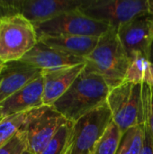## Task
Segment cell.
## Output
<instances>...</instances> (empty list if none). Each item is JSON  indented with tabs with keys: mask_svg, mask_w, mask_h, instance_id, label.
<instances>
[{
	"mask_svg": "<svg viewBox=\"0 0 153 154\" xmlns=\"http://www.w3.org/2000/svg\"><path fill=\"white\" fill-rule=\"evenodd\" d=\"M110 89L101 76L85 67L70 88L51 106L68 121L76 123L105 105Z\"/></svg>",
	"mask_w": 153,
	"mask_h": 154,
	"instance_id": "obj_1",
	"label": "cell"
},
{
	"mask_svg": "<svg viewBox=\"0 0 153 154\" xmlns=\"http://www.w3.org/2000/svg\"><path fill=\"white\" fill-rule=\"evenodd\" d=\"M85 60L86 69L101 76L110 88L124 82L130 64V59L115 28L99 38L96 47Z\"/></svg>",
	"mask_w": 153,
	"mask_h": 154,
	"instance_id": "obj_2",
	"label": "cell"
},
{
	"mask_svg": "<svg viewBox=\"0 0 153 154\" xmlns=\"http://www.w3.org/2000/svg\"><path fill=\"white\" fill-rule=\"evenodd\" d=\"M115 124L124 134L144 124L143 84L123 82L110 89L106 101Z\"/></svg>",
	"mask_w": 153,
	"mask_h": 154,
	"instance_id": "obj_3",
	"label": "cell"
},
{
	"mask_svg": "<svg viewBox=\"0 0 153 154\" xmlns=\"http://www.w3.org/2000/svg\"><path fill=\"white\" fill-rule=\"evenodd\" d=\"M38 42L34 25L22 14L0 21V61L21 60Z\"/></svg>",
	"mask_w": 153,
	"mask_h": 154,
	"instance_id": "obj_4",
	"label": "cell"
},
{
	"mask_svg": "<svg viewBox=\"0 0 153 154\" xmlns=\"http://www.w3.org/2000/svg\"><path fill=\"white\" fill-rule=\"evenodd\" d=\"M78 10L116 30L133 19L151 13L149 0H83Z\"/></svg>",
	"mask_w": 153,
	"mask_h": 154,
	"instance_id": "obj_5",
	"label": "cell"
},
{
	"mask_svg": "<svg viewBox=\"0 0 153 154\" xmlns=\"http://www.w3.org/2000/svg\"><path fill=\"white\" fill-rule=\"evenodd\" d=\"M34 27L38 40L42 37L57 36L101 37L112 28L106 23L86 16L79 10L63 14Z\"/></svg>",
	"mask_w": 153,
	"mask_h": 154,
	"instance_id": "obj_6",
	"label": "cell"
},
{
	"mask_svg": "<svg viewBox=\"0 0 153 154\" xmlns=\"http://www.w3.org/2000/svg\"><path fill=\"white\" fill-rule=\"evenodd\" d=\"M113 121L107 103L74 123L69 154H95L96 144Z\"/></svg>",
	"mask_w": 153,
	"mask_h": 154,
	"instance_id": "obj_7",
	"label": "cell"
},
{
	"mask_svg": "<svg viewBox=\"0 0 153 154\" xmlns=\"http://www.w3.org/2000/svg\"><path fill=\"white\" fill-rule=\"evenodd\" d=\"M68 120L52 106H42L24 127L27 151L32 154H41L60 128Z\"/></svg>",
	"mask_w": 153,
	"mask_h": 154,
	"instance_id": "obj_8",
	"label": "cell"
},
{
	"mask_svg": "<svg viewBox=\"0 0 153 154\" xmlns=\"http://www.w3.org/2000/svg\"><path fill=\"white\" fill-rule=\"evenodd\" d=\"M117 33L129 59L136 54H142L149 59L153 39V15L151 13L121 25Z\"/></svg>",
	"mask_w": 153,
	"mask_h": 154,
	"instance_id": "obj_9",
	"label": "cell"
},
{
	"mask_svg": "<svg viewBox=\"0 0 153 154\" xmlns=\"http://www.w3.org/2000/svg\"><path fill=\"white\" fill-rule=\"evenodd\" d=\"M18 14L33 25L79 9L83 0H14Z\"/></svg>",
	"mask_w": 153,
	"mask_h": 154,
	"instance_id": "obj_10",
	"label": "cell"
},
{
	"mask_svg": "<svg viewBox=\"0 0 153 154\" xmlns=\"http://www.w3.org/2000/svg\"><path fill=\"white\" fill-rule=\"evenodd\" d=\"M86 63L42 70L43 106H51L74 83L84 70Z\"/></svg>",
	"mask_w": 153,
	"mask_h": 154,
	"instance_id": "obj_11",
	"label": "cell"
},
{
	"mask_svg": "<svg viewBox=\"0 0 153 154\" xmlns=\"http://www.w3.org/2000/svg\"><path fill=\"white\" fill-rule=\"evenodd\" d=\"M42 70L21 60L5 63L0 72V103L35 80Z\"/></svg>",
	"mask_w": 153,
	"mask_h": 154,
	"instance_id": "obj_12",
	"label": "cell"
},
{
	"mask_svg": "<svg viewBox=\"0 0 153 154\" xmlns=\"http://www.w3.org/2000/svg\"><path fill=\"white\" fill-rule=\"evenodd\" d=\"M42 75L0 103V116L4 118L27 112L43 106Z\"/></svg>",
	"mask_w": 153,
	"mask_h": 154,
	"instance_id": "obj_13",
	"label": "cell"
},
{
	"mask_svg": "<svg viewBox=\"0 0 153 154\" xmlns=\"http://www.w3.org/2000/svg\"><path fill=\"white\" fill-rule=\"evenodd\" d=\"M21 61L41 70L86 63L84 58L62 52L40 41H38L37 44L21 60Z\"/></svg>",
	"mask_w": 153,
	"mask_h": 154,
	"instance_id": "obj_14",
	"label": "cell"
},
{
	"mask_svg": "<svg viewBox=\"0 0 153 154\" xmlns=\"http://www.w3.org/2000/svg\"><path fill=\"white\" fill-rule=\"evenodd\" d=\"M99 38L91 36H57L42 37L38 41L62 52L85 59L96 47Z\"/></svg>",
	"mask_w": 153,
	"mask_h": 154,
	"instance_id": "obj_15",
	"label": "cell"
},
{
	"mask_svg": "<svg viewBox=\"0 0 153 154\" xmlns=\"http://www.w3.org/2000/svg\"><path fill=\"white\" fill-rule=\"evenodd\" d=\"M153 66L148 57L136 54L130 59L124 82L153 86Z\"/></svg>",
	"mask_w": 153,
	"mask_h": 154,
	"instance_id": "obj_16",
	"label": "cell"
},
{
	"mask_svg": "<svg viewBox=\"0 0 153 154\" xmlns=\"http://www.w3.org/2000/svg\"><path fill=\"white\" fill-rule=\"evenodd\" d=\"M40 107L4 117L0 121V147L11 140L18 132L24 129Z\"/></svg>",
	"mask_w": 153,
	"mask_h": 154,
	"instance_id": "obj_17",
	"label": "cell"
},
{
	"mask_svg": "<svg viewBox=\"0 0 153 154\" xmlns=\"http://www.w3.org/2000/svg\"><path fill=\"white\" fill-rule=\"evenodd\" d=\"M73 127L74 123L69 121L62 125L41 154H69L71 145Z\"/></svg>",
	"mask_w": 153,
	"mask_h": 154,
	"instance_id": "obj_18",
	"label": "cell"
},
{
	"mask_svg": "<svg viewBox=\"0 0 153 154\" xmlns=\"http://www.w3.org/2000/svg\"><path fill=\"white\" fill-rule=\"evenodd\" d=\"M123 135V132L116 124L112 121L99 139L95 150V154H116Z\"/></svg>",
	"mask_w": 153,
	"mask_h": 154,
	"instance_id": "obj_19",
	"label": "cell"
},
{
	"mask_svg": "<svg viewBox=\"0 0 153 154\" xmlns=\"http://www.w3.org/2000/svg\"><path fill=\"white\" fill-rule=\"evenodd\" d=\"M143 125L126 131L116 154H140L143 141Z\"/></svg>",
	"mask_w": 153,
	"mask_h": 154,
	"instance_id": "obj_20",
	"label": "cell"
},
{
	"mask_svg": "<svg viewBox=\"0 0 153 154\" xmlns=\"http://www.w3.org/2000/svg\"><path fill=\"white\" fill-rule=\"evenodd\" d=\"M26 150V134L24 129H23L0 147V154H22Z\"/></svg>",
	"mask_w": 153,
	"mask_h": 154,
	"instance_id": "obj_21",
	"label": "cell"
},
{
	"mask_svg": "<svg viewBox=\"0 0 153 154\" xmlns=\"http://www.w3.org/2000/svg\"><path fill=\"white\" fill-rule=\"evenodd\" d=\"M144 124L148 126L153 140V86L143 84Z\"/></svg>",
	"mask_w": 153,
	"mask_h": 154,
	"instance_id": "obj_22",
	"label": "cell"
},
{
	"mask_svg": "<svg viewBox=\"0 0 153 154\" xmlns=\"http://www.w3.org/2000/svg\"><path fill=\"white\" fill-rule=\"evenodd\" d=\"M14 0H0V21L5 17L17 14Z\"/></svg>",
	"mask_w": 153,
	"mask_h": 154,
	"instance_id": "obj_23",
	"label": "cell"
},
{
	"mask_svg": "<svg viewBox=\"0 0 153 154\" xmlns=\"http://www.w3.org/2000/svg\"><path fill=\"white\" fill-rule=\"evenodd\" d=\"M143 141L140 154H153V140L148 126L143 124Z\"/></svg>",
	"mask_w": 153,
	"mask_h": 154,
	"instance_id": "obj_24",
	"label": "cell"
},
{
	"mask_svg": "<svg viewBox=\"0 0 153 154\" xmlns=\"http://www.w3.org/2000/svg\"><path fill=\"white\" fill-rule=\"evenodd\" d=\"M149 60L151 61V63L153 66V39L151 42V49H150V53H149Z\"/></svg>",
	"mask_w": 153,
	"mask_h": 154,
	"instance_id": "obj_25",
	"label": "cell"
},
{
	"mask_svg": "<svg viewBox=\"0 0 153 154\" xmlns=\"http://www.w3.org/2000/svg\"><path fill=\"white\" fill-rule=\"evenodd\" d=\"M149 3H150V12L153 15V0H149Z\"/></svg>",
	"mask_w": 153,
	"mask_h": 154,
	"instance_id": "obj_26",
	"label": "cell"
},
{
	"mask_svg": "<svg viewBox=\"0 0 153 154\" xmlns=\"http://www.w3.org/2000/svg\"><path fill=\"white\" fill-rule=\"evenodd\" d=\"M22 154H32V153H31V152H30L29 151H27V150H26L25 152H23Z\"/></svg>",
	"mask_w": 153,
	"mask_h": 154,
	"instance_id": "obj_27",
	"label": "cell"
},
{
	"mask_svg": "<svg viewBox=\"0 0 153 154\" xmlns=\"http://www.w3.org/2000/svg\"><path fill=\"white\" fill-rule=\"evenodd\" d=\"M4 64H5V63H4ZM4 64L0 65V72H1V70H2V69H3V66H4Z\"/></svg>",
	"mask_w": 153,
	"mask_h": 154,
	"instance_id": "obj_28",
	"label": "cell"
},
{
	"mask_svg": "<svg viewBox=\"0 0 153 154\" xmlns=\"http://www.w3.org/2000/svg\"><path fill=\"white\" fill-rule=\"evenodd\" d=\"M2 64H4V63H3L2 61H0V65H2Z\"/></svg>",
	"mask_w": 153,
	"mask_h": 154,
	"instance_id": "obj_29",
	"label": "cell"
},
{
	"mask_svg": "<svg viewBox=\"0 0 153 154\" xmlns=\"http://www.w3.org/2000/svg\"><path fill=\"white\" fill-rule=\"evenodd\" d=\"M2 118H3V117H2V116H0V121H1V119H2Z\"/></svg>",
	"mask_w": 153,
	"mask_h": 154,
	"instance_id": "obj_30",
	"label": "cell"
},
{
	"mask_svg": "<svg viewBox=\"0 0 153 154\" xmlns=\"http://www.w3.org/2000/svg\"><path fill=\"white\" fill-rule=\"evenodd\" d=\"M152 73H153V70H152Z\"/></svg>",
	"mask_w": 153,
	"mask_h": 154,
	"instance_id": "obj_31",
	"label": "cell"
}]
</instances>
